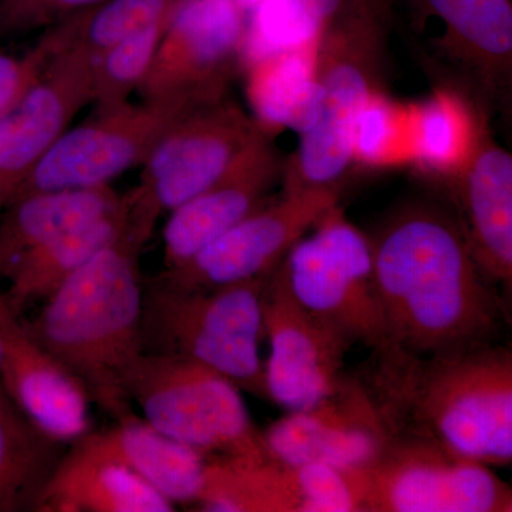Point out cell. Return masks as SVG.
<instances>
[{
	"label": "cell",
	"mask_w": 512,
	"mask_h": 512,
	"mask_svg": "<svg viewBox=\"0 0 512 512\" xmlns=\"http://www.w3.org/2000/svg\"><path fill=\"white\" fill-rule=\"evenodd\" d=\"M369 241L393 346L441 356L498 342L504 298L478 268L456 215L407 205Z\"/></svg>",
	"instance_id": "obj_1"
},
{
	"label": "cell",
	"mask_w": 512,
	"mask_h": 512,
	"mask_svg": "<svg viewBox=\"0 0 512 512\" xmlns=\"http://www.w3.org/2000/svg\"><path fill=\"white\" fill-rule=\"evenodd\" d=\"M357 377L393 437L426 441L488 467L510 466V346L417 356L390 345L372 352Z\"/></svg>",
	"instance_id": "obj_2"
},
{
	"label": "cell",
	"mask_w": 512,
	"mask_h": 512,
	"mask_svg": "<svg viewBox=\"0 0 512 512\" xmlns=\"http://www.w3.org/2000/svg\"><path fill=\"white\" fill-rule=\"evenodd\" d=\"M140 252L124 231L45 299L35 319L25 322L114 421L136 416L123 377L143 352Z\"/></svg>",
	"instance_id": "obj_3"
},
{
	"label": "cell",
	"mask_w": 512,
	"mask_h": 512,
	"mask_svg": "<svg viewBox=\"0 0 512 512\" xmlns=\"http://www.w3.org/2000/svg\"><path fill=\"white\" fill-rule=\"evenodd\" d=\"M390 0H348L315 46L322 101L284 164V191L339 188L353 163L357 116L375 96L386 49Z\"/></svg>",
	"instance_id": "obj_4"
},
{
	"label": "cell",
	"mask_w": 512,
	"mask_h": 512,
	"mask_svg": "<svg viewBox=\"0 0 512 512\" xmlns=\"http://www.w3.org/2000/svg\"><path fill=\"white\" fill-rule=\"evenodd\" d=\"M265 276L217 288H181L157 276L144 282L143 352L194 360L269 400L259 356Z\"/></svg>",
	"instance_id": "obj_5"
},
{
	"label": "cell",
	"mask_w": 512,
	"mask_h": 512,
	"mask_svg": "<svg viewBox=\"0 0 512 512\" xmlns=\"http://www.w3.org/2000/svg\"><path fill=\"white\" fill-rule=\"evenodd\" d=\"M123 386L144 420L178 443L208 457L274 460L241 390L211 367L141 352L124 373Z\"/></svg>",
	"instance_id": "obj_6"
},
{
	"label": "cell",
	"mask_w": 512,
	"mask_h": 512,
	"mask_svg": "<svg viewBox=\"0 0 512 512\" xmlns=\"http://www.w3.org/2000/svg\"><path fill=\"white\" fill-rule=\"evenodd\" d=\"M266 137L227 97L175 121L141 164L140 183L123 197L128 235L144 247L161 215L227 177Z\"/></svg>",
	"instance_id": "obj_7"
},
{
	"label": "cell",
	"mask_w": 512,
	"mask_h": 512,
	"mask_svg": "<svg viewBox=\"0 0 512 512\" xmlns=\"http://www.w3.org/2000/svg\"><path fill=\"white\" fill-rule=\"evenodd\" d=\"M281 261L293 295L355 345L389 348L369 237L338 205L326 212Z\"/></svg>",
	"instance_id": "obj_8"
},
{
	"label": "cell",
	"mask_w": 512,
	"mask_h": 512,
	"mask_svg": "<svg viewBox=\"0 0 512 512\" xmlns=\"http://www.w3.org/2000/svg\"><path fill=\"white\" fill-rule=\"evenodd\" d=\"M359 512H511L512 491L491 467L426 441L393 437L353 468Z\"/></svg>",
	"instance_id": "obj_9"
},
{
	"label": "cell",
	"mask_w": 512,
	"mask_h": 512,
	"mask_svg": "<svg viewBox=\"0 0 512 512\" xmlns=\"http://www.w3.org/2000/svg\"><path fill=\"white\" fill-rule=\"evenodd\" d=\"M195 109L175 101L143 100L96 113L57 138L10 202L35 192L107 187L143 164L165 131Z\"/></svg>",
	"instance_id": "obj_10"
},
{
	"label": "cell",
	"mask_w": 512,
	"mask_h": 512,
	"mask_svg": "<svg viewBox=\"0 0 512 512\" xmlns=\"http://www.w3.org/2000/svg\"><path fill=\"white\" fill-rule=\"evenodd\" d=\"M247 20L235 0H177L138 89L141 100L201 107L225 99Z\"/></svg>",
	"instance_id": "obj_11"
},
{
	"label": "cell",
	"mask_w": 512,
	"mask_h": 512,
	"mask_svg": "<svg viewBox=\"0 0 512 512\" xmlns=\"http://www.w3.org/2000/svg\"><path fill=\"white\" fill-rule=\"evenodd\" d=\"M261 308L264 336L271 343L265 365L269 400L298 412L335 392L345 379V357L353 343L298 301L281 262L265 276Z\"/></svg>",
	"instance_id": "obj_12"
},
{
	"label": "cell",
	"mask_w": 512,
	"mask_h": 512,
	"mask_svg": "<svg viewBox=\"0 0 512 512\" xmlns=\"http://www.w3.org/2000/svg\"><path fill=\"white\" fill-rule=\"evenodd\" d=\"M339 188L282 192L190 261L157 276L181 288H217L268 275L289 249L339 204Z\"/></svg>",
	"instance_id": "obj_13"
},
{
	"label": "cell",
	"mask_w": 512,
	"mask_h": 512,
	"mask_svg": "<svg viewBox=\"0 0 512 512\" xmlns=\"http://www.w3.org/2000/svg\"><path fill=\"white\" fill-rule=\"evenodd\" d=\"M93 57L67 35L45 72L0 117V211L33 167L92 101Z\"/></svg>",
	"instance_id": "obj_14"
},
{
	"label": "cell",
	"mask_w": 512,
	"mask_h": 512,
	"mask_svg": "<svg viewBox=\"0 0 512 512\" xmlns=\"http://www.w3.org/2000/svg\"><path fill=\"white\" fill-rule=\"evenodd\" d=\"M262 436L279 463L345 470L369 466L393 439L359 377L348 375L330 396L308 409L288 412Z\"/></svg>",
	"instance_id": "obj_15"
},
{
	"label": "cell",
	"mask_w": 512,
	"mask_h": 512,
	"mask_svg": "<svg viewBox=\"0 0 512 512\" xmlns=\"http://www.w3.org/2000/svg\"><path fill=\"white\" fill-rule=\"evenodd\" d=\"M0 384L20 412L53 439L70 444L90 431L89 393L29 332L0 291Z\"/></svg>",
	"instance_id": "obj_16"
},
{
	"label": "cell",
	"mask_w": 512,
	"mask_h": 512,
	"mask_svg": "<svg viewBox=\"0 0 512 512\" xmlns=\"http://www.w3.org/2000/svg\"><path fill=\"white\" fill-rule=\"evenodd\" d=\"M284 164L268 136L227 177L171 211L164 228L165 268L190 261L266 204Z\"/></svg>",
	"instance_id": "obj_17"
},
{
	"label": "cell",
	"mask_w": 512,
	"mask_h": 512,
	"mask_svg": "<svg viewBox=\"0 0 512 512\" xmlns=\"http://www.w3.org/2000/svg\"><path fill=\"white\" fill-rule=\"evenodd\" d=\"M458 218L468 247L490 284L511 293L512 156L481 134L457 171Z\"/></svg>",
	"instance_id": "obj_18"
},
{
	"label": "cell",
	"mask_w": 512,
	"mask_h": 512,
	"mask_svg": "<svg viewBox=\"0 0 512 512\" xmlns=\"http://www.w3.org/2000/svg\"><path fill=\"white\" fill-rule=\"evenodd\" d=\"M79 456L109 461L133 471L174 504H195L208 456L178 443L131 416L113 427L89 431L69 444Z\"/></svg>",
	"instance_id": "obj_19"
},
{
	"label": "cell",
	"mask_w": 512,
	"mask_h": 512,
	"mask_svg": "<svg viewBox=\"0 0 512 512\" xmlns=\"http://www.w3.org/2000/svg\"><path fill=\"white\" fill-rule=\"evenodd\" d=\"M123 197L110 185L35 192L10 202L0 221V276L37 248L120 208Z\"/></svg>",
	"instance_id": "obj_20"
},
{
	"label": "cell",
	"mask_w": 512,
	"mask_h": 512,
	"mask_svg": "<svg viewBox=\"0 0 512 512\" xmlns=\"http://www.w3.org/2000/svg\"><path fill=\"white\" fill-rule=\"evenodd\" d=\"M173 501L128 468L66 453L37 512H171Z\"/></svg>",
	"instance_id": "obj_21"
},
{
	"label": "cell",
	"mask_w": 512,
	"mask_h": 512,
	"mask_svg": "<svg viewBox=\"0 0 512 512\" xmlns=\"http://www.w3.org/2000/svg\"><path fill=\"white\" fill-rule=\"evenodd\" d=\"M446 28L444 45L494 92L510 79L511 0H419Z\"/></svg>",
	"instance_id": "obj_22"
},
{
	"label": "cell",
	"mask_w": 512,
	"mask_h": 512,
	"mask_svg": "<svg viewBox=\"0 0 512 512\" xmlns=\"http://www.w3.org/2000/svg\"><path fill=\"white\" fill-rule=\"evenodd\" d=\"M127 229V214L119 210L73 229L26 255L10 272L6 302L16 315L36 301H45L90 259L116 242Z\"/></svg>",
	"instance_id": "obj_23"
},
{
	"label": "cell",
	"mask_w": 512,
	"mask_h": 512,
	"mask_svg": "<svg viewBox=\"0 0 512 512\" xmlns=\"http://www.w3.org/2000/svg\"><path fill=\"white\" fill-rule=\"evenodd\" d=\"M67 447L20 412L0 384V512L37 511Z\"/></svg>",
	"instance_id": "obj_24"
},
{
	"label": "cell",
	"mask_w": 512,
	"mask_h": 512,
	"mask_svg": "<svg viewBox=\"0 0 512 512\" xmlns=\"http://www.w3.org/2000/svg\"><path fill=\"white\" fill-rule=\"evenodd\" d=\"M247 96L254 119L264 130L289 128L301 134L315 123L322 101L315 46L282 53L245 67Z\"/></svg>",
	"instance_id": "obj_25"
},
{
	"label": "cell",
	"mask_w": 512,
	"mask_h": 512,
	"mask_svg": "<svg viewBox=\"0 0 512 512\" xmlns=\"http://www.w3.org/2000/svg\"><path fill=\"white\" fill-rule=\"evenodd\" d=\"M195 505L210 512H302L295 467L231 457H208Z\"/></svg>",
	"instance_id": "obj_26"
},
{
	"label": "cell",
	"mask_w": 512,
	"mask_h": 512,
	"mask_svg": "<svg viewBox=\"0 0 512 512\" xmlns=\"http://www.w3.org/2000/svg\"><path fill=\"white\" fill-rule=\"evenodd\" d=\"M348 0H262L248 16L239 66L312 49Z\"/></svg>",
	"instance_id": "obj_27"
},
{
	"label": "cell",
	"mask_w": 512,
	"mask_h": 512,
	"mask_svg": "<svg viewBox=\"0 0 512 512\" xmlns=\"http://www.w3.org/2000/svg\"><path fill=\"white\" fill-rule=\"evenodd\" d=\"M167 19L114 43L93 60L90 104L96 113L123 106L138 92L157 55Z\"/></svg>",
	"instance_id": "obj_28"
},
{
	"label": "cell",
	"mask_w": 512,
	"mask_h": 512,
	"mask_svg": "<svg viewBox=\"0 0 512 512\" xmlns=\"http://www.w3.org/2000/svg\"><path fill=\"white\" fill-rule=\"evenodd\" d=\"M466 111L448 94H436L421 104L414 117V156L427 170L457 174L474 140Z\"/></svg>",
	"instance_id": "obj_29"
},
{
	"label": "cell",
	"mask_w": 512,
	"mask_h": 512,
	"mask_svg": "<svg viewBox=\"0 0 512 512\" xmlns=\"http://www.w3.org/2000/svg\"><path fill=\"white\" fill-rule=\"evenodd\" d=\"M177 0H104L64 19L70 40L93 60L114 43L163 22Z\"/></svg>",
	"instance_id": "obj_30"
},
{
	"label": "cell",
	"mask_w": 512,
	"mask_h": 512,
	"mask_svg": "<svg viewBox=\"0 0 512 512\" xmlns=\"http://www.w3.org/2000/svg\"><path fill=\"white\" fill-rule=\"evenodd\" d=\"M66 43V26L59 22L23 55L0 52V117L22 99Z\"/></svg>",
	"instance_id": "obj_31"
},
{
	"label": "cell",
	"mask_w": 512,
	"mask_h": 512,
	"mask_svg": "<svg viewBox=\"0 0 512 512\" xmlns=\"http://www.w3.org/2000/svg\"><path fill=\"white\" fill-rule=\"evenodd\" d=\"M397 117L392 104L376 93L357 116L353 131V161L382 164L392 153Z\"/></svg>",
	"instance_id": "obj_32"
},
{
	"label": "cell",
	"mask_w": 512,
	"mask_h": 512,
	"mask_svg": "<svg viewBox=\"0 0 512 512\" xmlns=\"http://www.w3.org/2000/svg\"><path fill=\"white\" fill-rule=\"evenodd\" d=\"M104 0H0V33L53 26Z\"/></svg>",
	"instance_id": "obj_33"
},
{
	"label": "cell",
	"mask_w": 512,
	"mask_h": 512,
	"mask_svg": "<svg viewBox=\"0 0 512 512\" xmlns=\"http://www.w3.org/2000/svg\"><path fill=\"white\" fill-rule=\"evenodd\" d=\"M235 2L238 3L239 8H241L242 12L247 15L248 19V16L258 8V5L262 0H235Z\"/></svg>",
	"instance_id": "obj_34"
}]
</instances>
